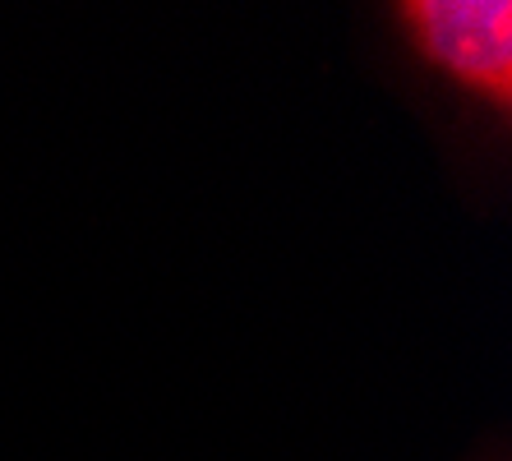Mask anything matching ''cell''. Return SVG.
Returning <instances> with one entry per match:
<instances>
[{
	"label": "cell",
	"mask_w": 512,
	"mask_h": 461,
	"mask_svg": "<svg viewBox=\"0 0 512 461\" xmlns=\"http://www.w3.org/2000/svg\"><path fill=\"white\" fill-rule=\"evenodd\" d=\"M402 28L420 60L471 97L508 111L512 102V5L508 0H416Z\"/></svg>",
	"instance_id": "1"
}]
</instances>
